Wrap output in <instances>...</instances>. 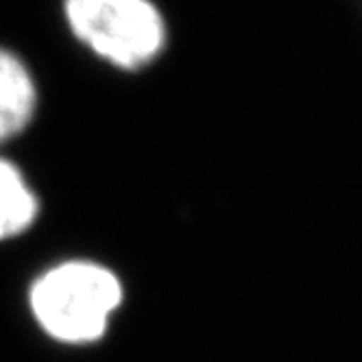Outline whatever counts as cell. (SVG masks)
<instances>
[{
  "instance_id": "1",
  "label": "cell",
  "mask_w": 362,
  "mask_h": 362,
  "mask_svg": "<svg viewBox=\"0 0 362 362\" xmlns=\"http://www.w3.org/2000/svg\"><path fill=\"white\" fill-rule=\"evenodd\" d=\"M122 301V279L110 267L81 257L46 269L29 288V310L37 327L70 347L98 343Z\"/></svg>"
},
{
  "instance_id": "2",
  "label": "cell",
  "mask_w": 362,
  "mask_h": 362,
  "mask_svg": "<svg viewBox=\"0 0 362 362\" xmlns=\"http://www.w3.org/2000/svg\"><path fill=\"white\" fill-rule=\"evenodd\" d=\"M72 37L105 64L138 72L166 46V22L151 0H64Z\"/></svg>"
},
{
  "instance_id": "3",
  "label": "cell",
  "mask_w": 362,
  "mask_h": 362,
  "mask_svg": "<svg viewBox=\"0 0 362 362\" xmlns=\"http://www.w3.org/2000/svg\"><path fill=\"white\" fill-rule=\"evenodd\" d=\"M37 103L33 72L16 53L0 46V142L27 132L37 114Z\"/></svg>"
},
{
  "instance_id": "4",
  "label": "cell",
  "mask_w": 362,
  "mask_h": 362,
  "mask_svg": "<svg viewBox=\"0 0 362 362\" xmlns=\"http://www.w3.org/2000/svg\"><path fill=\"white\" fill-rule=\"evenodd\" d=\"M40 216V197L29 179L9 160L0 158V243L29 231Z\"/></svg>"
}]
</instances>
